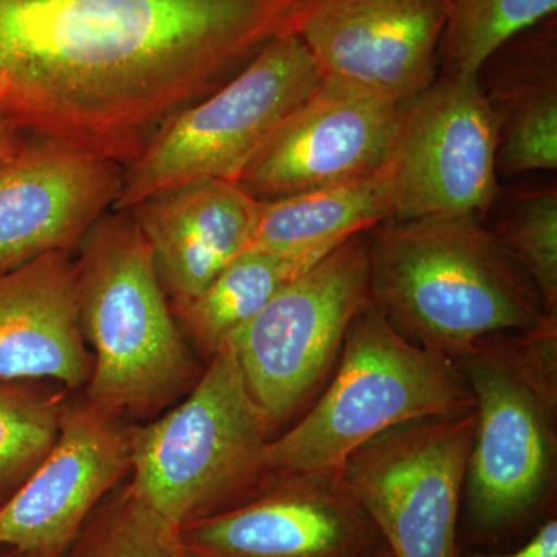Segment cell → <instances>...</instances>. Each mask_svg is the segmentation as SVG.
Here are the masks:
<instances>
[{
  "mask_svg": "<svg viewBox=\"0 0 557 557\" xmlns=\"http://www.w3.org/2000/svg\"><path fill=\"white\" fill-rule=\"evenodd\" d=\"M386 166L366 177L260 201L251 248L284 256H325L343 242L392 220Z\"/></svg>",
  "mask_w": 557,
  "mask_h": 557,
  "instance_id": "19",
  "label": "cell"
},
{
  "mask_svg": "<svg viewBox=\"0 0 557 557\" xmlns=\"http://www.w3.org/2000/svg\"><path fill=\"white\" fill-rule=\"evenodd\" d=\"M454 362L474 397L469 512L475 528L497 533L536 515L555 486L557 314L479 339Z\"/></svg>",
  "mask_w": 557,
  "mask_h": 557,
  "instance_id": "4",
  "label": "cell"
},
{
  "mask_svg": "<svg viewBox=\"0 0 557 557\" xmlns=\"http://www.w3.org/2000/svg\"><path fill=\"white\" fill-rule=\"evenodd\" d=\"M304 0H0V116L126 168L293 32Z\"/></svg>",
  "mask_w": 557,
  "mask_h": 557,
  "instance_id": "1",
  "label": "cell"
},
{
  "mask_svg": "<svg viewBox=\"0 0 557 557\" xmlns=\"http://www.w3.org/2000/svg\"><path fill=\"white\" fill-rule=\"evenodd\" d=\"M185 557H372L383 545L343 472L267 474L225 511L180 530Z\"/></svg>",
  "mask_w": 557,
  "mask_h": 557,
  "instance_id": "11",
  "label": "cell"
},
{
  "mask_svg": "<svg viewBox=\"0 0 557 557\" xmlns=\"http://www.w3.org/2000/svg\"><path fill=\"white\" fill-rule=\"evenodd\" d=\"M372 557H392L391 553H388V549L386 548V545H381L379 549H376L375 553H373Z\"/></svg>",
  "mask_w": 557,
  "mask_h": 557,
  "instance_id": "27",
  "label": "cell"
},
{
  "mask_svg": "<svg viewBox=\"0 0 557 557\" xmlns=\"http://www.w3.org/2000/svg\"><path fill=\"white\" fill-rule=\"evenodd\" d=\"M7 552L3 553V555H0V557H28L25 555H21V553L14 552V549L5 548Z\"/></svg>",
  "mask_w": 557,
  "mask_h": 557,
  "instance_id": "28",
  "label": "cell"
},
{
  "mask_svg": "<svg viewBox=\"0 0 557 557\" xmlns=\"http://www.w3.org/2000/svg\"><path fill=\"white\" fill-rule=\"evenodd\" d=\"M556 13L557 0H445L438 75L478 76L502 44Z\"/></svg>",
  "mask_w": 557,
  "mask_h": 557,
  "instance_id": "21",
  "label": "cell"
},
{
  "mask_svg": "<svg viewBox=\"0 0 557 557\" xmlns=\"http://www.w3.org/2000/svg\"><path fill=\"white\" fill-rule=\"evenodd\" d=\"M260 201L228 180H199L126 211L148 245L171 309L185 306L251 248Z\"/></svg>",
  "mask_w": 557,
  "mask_h": 557,
  "instance_id": "16",
  "label": "cell"
},
{
  "mask_svg": "<svg viewBox=\"0 0 557 557\" xmlns=\"http://www.w3.org/2000/svg\"><path fill=\"white\" fill-rule=\"evenodd\" d=\"M475 410L387 429L348 456L343 478L392 557H460L457 525Z\"/></svg>",
  "mask_w": 557,
  "mask_h": 557,
  "instance_id": "9",
  "label": "cell"
},
{
  "mask_svg": "<svg viewBox=\"0 0 557 557\" xmlns=\"http://www.w3.org/2000/svg\"><path fill=\"white\" fill-rule=\"evenodd\" d=\"M91 369L70 252H49L0 273V380L53 381L78 391Z\"/></svg>",
  "mask_w": 557,
  "mask_h": 557,
  "instance_id": "17",
  "label": "cell"
},
{
  "mask_svg": "<svg viewBox=\"0 0 557 557\" xmlns=\"http://www.w3.org/2000/svg\"><path fill=\"white\" fill-rule=\"evenodd\" d=\"M322 258L245 249L196 298L172 313L185 338L211 358L285 285Z\"/></svg>",
  "mask_w": 557,
  "mask_h": 557,
  "instance_id": "20",
  "label": "cell"
},
{
  "mask_svg": "<svg viewBox=\"0 0 557 557\" xmlns=\"http://www.w3.org/2000/svg\"><path fill=\"white\" fill-rule=\"evenodd\" d=\"M403 104L322 79L237 178L252 199H285L386 166Z\"/></svg>",
  "mask_w": 557,
  "mask_h": 557,
  "instance_id": "13",
  "label": "cell"
},
{
  "mask_svg": "<svg viewBox=\"0 0 557 557\" xmlns=\"http://www.w3.org/2000/svg\"><path fill=\"white\" fill-rule=\"evenodd\" d=\"M30 138L17 129L9 120L0 116V163L16 156L20 150L27 146Z\"/></svg>",
  "mask_w": 557,
  "mask_h": 557,
  "instance_id": "26",
  "label": "cell"
},
{
  "mask_svg": "<svg viewBox=\"0 0 557 557\" xmlns=\"http://www.w3.org/2000/svg\"><path fill=\"white\" fill-rule=\"evenodd\" d=\"M445 0H304L293 33L322 79L405 102L437 79Z\"/></svg>",
  "mask_w": 557,
  "mask_h": 557,
  "instance_id": "12",
  "label": "cell"
},
{
  "mask_svg": "<svg viewBox=\"0 0 557 557\" xmlns=\"http://www.w3.org/2000/svg\"><path fill=\"white\" fill-rule=\"evenodd\" d=\"M273 432L249 394L236 351L225 344L177 408L134 424L131 486L182 530L258 490Z\"/></svg>",
  "mask_w": 557,
  "mask_h": 557,
  "instance_id": "6",
  "label": "cell"
},
{
  "mask_svg": "<svg viewBox=\"0 0 557 557\" xmlns=\"http://www.w3.org/2000/svg\"><path fill=\"white\" fill-rule=\"evenodd\" d=\"M322 75L293 32L271 40L225 86L168 121L123 170L113 211L199 180L237 182Z\"/></svg>",
  "mask_w": 557,
  "mask_h": 557,
  "instance_id": "7",
  "label": "cell"
},
{
  "mask_svg": "<svg viewBox=\"0 0 557 557\" xmlns=\"http://www.w3.org/2000/svg\"><path fill=\"white\" fill-rule=\"evenodd\" d=\"M483 220H388L369 236L375 306L406 338L453 361L479 339L547 317L533 282Z\"/></svg>",
  "mask_w": 557,
  "mask_h": 557,
  "instance_id": "2",
  "label": "cell"
},
{
  "mask_svg": "<svg viewBox=\"0 0 557 557\" xmlns=\"http://www.w3.org/2000/svg\"><path fill=\"white\" fill-rule=\"evenodd\" d=\"M497 126L478 76H445L403 104L386 163L392 220L480 215L496 203Z\"/></svg>",
  "mask_w": 557,
  "mask_h": 557,
  "instance_id": "10",
  "label": "cell"
},
{
  "mask_svg": "<svg viewBox=\"0 0 557 557\" xmlns=\"http://www.w3.org/2000/svg\"><path fill=\"white\" fill-rule=\"evenodd\" d=\"M134 424L69 403L49 456L0 505V548L60 557L132 468Z\"/></svg>",
  "mask_w": 557,
  "mask_h": 557,
  "instance_id": "14",
  "label": "cell"
},
{
  "mask_svg": "<svg viewBox=\"0 0 557 557\" xmlns=\"http://www.w3.org/2000/svg\"><path fill=\"white\" fill-rule=\"evenodd\" d=\"M369 233L302 271L226 343L274 431L311 403L338 362L351 321L373 300Z\"/></svg>",
  "mask_w": 557,
  "mask_h": 557,
  "instance_id": "8",
  "label": "cell"
},
{
  "mask_svg": "<svg viewBox=\"0 0 557 557\" xmlns=\"http://www.w3.org/2000/svg\"><path fill=\"white\" fill-rule=\"evenodd\" d=\"M60 557H185L180 530L135 493L113 490Z\"/></svg>",
  "mask_w": 557,
  "mask_h": 557,
  "instance_id": "23",
  "label": "cell"
},
{
  "mask_svg": "<svg viewBox=\"0 0 557 557\" xmlns=\"http://www.w3.org/2000/svg\"><path fill=\"white\" fill-rule=\"evenodd\" d=\"M124 168L33 139L0 163V273L49 252H72L115 207Z\"/></svg>",
  "mask_w": 557,
  "mask_h": 557,
  "instance_id": "15",
  "label": "cell"
},
{
  "mask_svg": "<svg viewBox=\"0 0 557 557\" xmlns=\"http://www.w3.org/2000/svg\"><path fill=\"white\" fill-rule=\"evenodd\" d=\"M336 364L318 401L271 438L265 474L341 472L351 453L387 429L474 409L456 362L406 338L373 300L351 321Z\"/></svg>",
  "mask_w": 557,
  "mask_h": 557,
  "instance_id": "5",
  "label": "cell"
},
{
  "mask_svg": "<svg viewBox=\"0 0 557 557\" xmlns=\"http://www.w3.org/2000/svg\"><path fill=\"white\" fill-rule=\"evenodd\" d=\"M467 557H557V520L548 519L523 547L511 553H469Z\"/></svg>",
  "mask_w": 557,
  "mask_h": 557,
  "instance_id": "25",
  "label": "cell"
},
{
  "mask_svg": "<svg viewBox=\"0 0 557 557\" xmlns=\"http://www.w3.org/2000/svg\"><path fill=\"white\" fill-rule=\"evenodd\" d=\"M478 79L497 126V175L557 168V17L512 36Z\"/></svg>",
  "mask_w": 557,
  "mask_h": 557,
  "instance_id": "18",
  "label": "cell"
},
{
  "mask_svg": "<svg viewBox=\"0 0 557 557\" xmlns=\"http://www.w3.org/2000/svg\"><path fill=\"white\" fill-rule=\"evenodd\" d=\"M491 231L533 282L545 313L557 314L556 186L508 196Z\"/></svg>",
  "mask_w": 557,
  "mask_h": 557,
  "instance_id": "24",
  "label": "cell"
},
{
  "mask_svg": "<svg viewBox=\"0 0 557 557\" xmlns=\"http://www.w3.org/2000/svg\"><path fill=\"white\" fill-rule=\"evenodd\" d=\"M81 325L94 347L86 401L106 416L146 418L201 375L127 212L104 214L78 245Z\"/></svg>",
  "mask_w": 557,
  "mask_h": 557,
  "instance_id": "3",
  "label": "cell"
},
{
  "mask_svg": "<svg viewBox=\"0 0 557 557\" xmlns=\"http://www.w3.org/2000/svg\"><path fill=\"white\" fill-rule=\"evenodd\" d=\"M35 381L0 380V505L49 456L69 401Z\"/></svg>",
  "mask_w": 557,
  "mask_h": 557,
  "instance_id": "22",
  "label": "cell"
}]
</instances>
